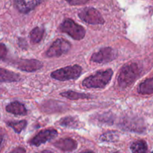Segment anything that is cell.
Instances as JSON below:
<instances>
[{
    "mask_svg": "<svg viewBox=\"0 0 153 153\" xmlns=\"http://www.w3.org/2000/svg\"><path fill=\"white\" fill-rule=\"evenodd\" d=\"M113 75V70L108 69L103 71H97L94 74L88 76L82 82V85L87 88H102L110 82Z\"/></svg>",
    "mask_w": 153,
    "mask_h": 153,
    "instance_id": "obj_1",
    "label": "cell"
},
{
    "mask_svg": "<svg viewBox=\"0 0 153 153\" xmlns=\"http://www.w3.org/2000/svg\"><path fill=\"white\" fill-rule=\"evenodd\" d=\"M140 69L135 63L124 66L118 76V83L121 88H126L131 85L139 76Z\"/></svg>",
    "mask_w": 153,
    "mask_h": 153,
    "instance_id": "obj_2",
    "label": "cell"
},
{
    "mask_svg": "<svg viewBox=\"0 0 153 153\" xmlns=\"http://www.w3.org/2000/svg\"><path fill=\"white\" fill-rule=\"evenodd\" d=\"M82 67L77 64L73 66H67L63 68L58 69L51 74L53 79L60 81L69 80L76 79L82 74Z\"/></svg>",
    "mask_w": 153,
    "mask_h": 153,
    "instance_id": "obj_3",
    "label": "cell"
},
{
    "mask_svg": "<svg viewBox=\"0 0 153 153\" xmlns=\"http://www.w3.org/2000/svg\"><path fill=\"white\" fill-rule=\"evenodd\" d=\"M61 32L67 33L75 40H82L85 35V29L82 26L75 22L71 19H66L60 26Z\"/></svg>",
    "mask_w": 153,
    "mask_h": 153,
    "instance_id": "obj_4",
    "label": "cell"
},
{
    "mask_svg": "<svg viewBox=\"0 0 153 153\" xmlns=\"http://www.w3.org/2000/svg\"><path fill=\"white\" fill-rule=\"evenodd\" d=\"M81 20L90 24H103L105 20L101 14L94 8H86L79 13Z\"/></svg>",
    "mask_w": 153,
    "mask_h": 153,
    "instance_id": "obj_5",
    "label": "cell"
},
{
    "mask_svg": "<svg viewBox=\"0 0 153 153\" xmlns=\"http://www.w3.org/2000/svg\"><path fill=\"white\" fill-rule=\"evenodd\" d=\"M71 44L69 41L64 39H57L46 51V56L48 57H58L67 53L70 49Z\"/></svg>",
    "mask_w": 153,
    "mask_h": 153,
    "instance_id": "obj_6",
    "label": "cell"
},
{
    "mask_svg": "<svg viewBox=\"0 0 153 153\" xmlns=\"http://www.w3.org/2000/svg\"><path fill=\"white\" fill-rule=\"evenodd\" d=\"M117 56V51L111 47H104L100 49L91 56V61L97 63H107L115 59Z\"/></svg>",
    "mask_w": 153,
    "mask_h": 153,
    "instance_id": "obj_7",
    "label": "cell"
},
{
    "mask_svg": "<svg viewBox=\"0 0 153 153\" xmlns=\"http://www.w3.org/2000/svg\"><path fill=\"white\" fill-rule=\"evenodd\" d=\"M58 135V132L55 129H47L39 132L34 137L31 139L30 143L33 146H38L51 140Z\"/></svg>",
    "mask_w": 153,
    "mask_h": 153,
    "instance_id": "obj_8",
    "label": "cell"
},
{
    "mask_svg": "<svg viewBox=\"0 0 153 153\" xmlns=\"http://www.w3.org/2000/svg\"><path fill=\"white\" fill-rule=\"evenodd\" d=\"M16 66L24 71H36L43 67L41 62L36 59H20L16 62Z\"/></svg>",
    "mask_w": 153,
    "mask_h": 153,
    "instance_id": "obj_9",
    "label": "cell"
},
{
    "mask_svg": "<svg viewBox=\"0 0 153 153\" xmlns=\"http://www.w3.org/2000/svg\"><path fill=\"white\" fill-rule=\"evenodd\" d=\"M44 0H14L15 6L21 13L26 14L42 3Z\"/></svg>",
    "mask_w": 153,
    "mask_h": 153,
    "instance_id": "obj_10",
    "label": "cell"
},
{
    "mask_svg": "<svg viewBox=\"0 0 153 153\" xmlns=\"http://www.w3.org/2000/svg\"><path fill=\"white\" fill-rule=\"evenodd\" d=\"M54 145L63 151H73L77 147V142L71 138H65L56 141Z\"/></svg>",
    "mask_w": 153,
    "mask_h": 153,
    "instance_id": "obj_11",
    "label": "cell"
},
{
    "mask_svg": "<svg viewBox=\"0 0 153 153\" xmlns=\"http://www.w3.org/2000/svg\"><path fill=\"white\" fill-rule=\"evenodd\" d=\"M6 110L14 115H25L27 112L26 108L22 104L18 101L12 102L6 106Z\"/></svg>",
    "mask_w": 153,
    "mask_h": 153,
    "instance_id": "obj_12",
    "label": "cell"
},
{
    "mask_svg": "<svg viewBox=\"0 0 153 153\" xmlns=\"http://www.w3.org/2000/svg\"><path fill=\"white\" fill-rule=\"evenodd\" d=\"M19 75L4 68H0V82H16L19 80Z\"/></svg>",
    "mask_w": 153,
    "mask_h": 153,
    "instance_id": "obj_13",
    "label": "cell"
},
{
    "mask_svg": "<svg viewBox=\"0 0 153 153\" xmlns=\"http://www.w3.org/2000/svg\"><path fill=\"white\" fill-rule=\"evenodd\" d=\"M138 92L142 94H150L153 93V77L149 78L140 84Z\"/></svg>",
    "mask_w": 153,
    "mask_h": 153,
    "instance_id": "obj_14",
    "label": "cell"
},
{
    "mask_svg": "<svg viewBox=\"0 0 153 153\" xmlns=\"http://www.w3.org/2000/svg\"><path fill=\"white\" fill-rule=\"evenodd\" d=\"M63 97H65L70 100H79V99H86L91 98L89 94H85V93L76 92L73 91H67L61 93Z\"/></svg>",
    "mask_w": 153,
    "mask_h": 153,
    "instance_id": "obj_15",
    "label": "cell"
},
{
    "mask_svg": "<svg viewBox=\"0 0 153 153\" xmlns=\"http://www.w3.org/2000/svg\"><path fill=\"white\" fill-rule=\"evenodd\" d=\"M147 144L144 140H137L131 146L132 153H146L147 151Z\"/></svg>",
    "mask_w": 153,
    "mask_h": 153,
    "instance_id": "obj_16",
    "label": "cell"
},
{
    "mask_svg": "<svg viewBox=\"0 0 153 153\" xmlns=\"http://www.w3.org/2000/svg\"><path fill=\"white\" fill-rule=\"evenodd\" d=\"M61 126H64V127L67 128H79L80 125V122L79 120L76 118L72 116L65 117L63 118L61 121L59 122Z\"/></svg>",
    "mask_w": 153,
    "mask_h": 153,
    "instance_id": "obj_17",
    "label": "cell"
},
{
    "mask_svg": "<svg viewBox=\"0 0 153 153\" xmlns=\"http://www.w3.org/2000/svg\"><path fill=\"white\" fill-rule=\"evenodd\" d=\"M44 34V29L40 27H36L33 28L30 33V40L32 44H37L41 40Z\"/></svg>",
    "mask_w": 153,
    "mask_h": 153,
    "instance_id": "obj_18",
    "label": "cell"
},
{
    "mask_svg": "<svg viewBox=\"0 0 153 153\" xmlns=\"http://www.w3.org/2000/svg\"><path fill=\"white\" fill-rule=\"evenodd\" d=\"M7 124L10 127H11L15 130V132H16V133H20L25 128L27 122L25 120H22V121L19 122H10L7 123Z\"/></svg>",
    "mask_w": 153,
    "mask_h": 153,
    "instance_id": "obj_19",
    "label": "cell"
},
{
    "mask_svg": "<svg viewBox=\"0 0 153 153\" xmlns=\"http://www.w3.org/2000/svg\"><path fill=\"white\" fill-rule=\"evenodd\" d=\"M118 138V134L117 132H108V133H105L103 135H102L101 140L104 141H114L117 140Z\"/></svg>",
    "mask_w": 153,
    "mask_h": 153,
    "instance_id": "obj_20",
    "label": "cell"
},
{
    "mask_svg": "<svg viewBox=\"0 0 153 153\" xmlns=\"http://www.w3.org/2000/svg\"><path fill=\"white\" fill-rule=\"evenodd\" d=\"M7 53V47L3 44H0V59H3L6 57Z\"/></svg>",
    "mask_w": 153,
    "mask_h": 153,
    "instance_id": "obj_21",
    "label": "cell"
},
{
    "mask_svg": "<svg viewBox=\"0 0 153 153\" xmlns=\"http://www.w3.org/2000/svg\"><path fill=\"white\" fill-rule=\"evenodd\" d=\"M69 4L72 5H80V4H85L91 0H66Z\"/></svg>",
    "mask_w": 153,
    "mask_h": 153,
    "instance_id": "obj_22",
    "label": "cell"
},
{
    "mask_svg": "<svg viewBox=\"0 0 153 153\" xmlns=\"http://www.w3.org/2000/svg\"><path fill=\"white\" fill-rule=\"evenodd\" d=\"M25 150L24 148H22V147H18V148H16L15 149H13V151L10 152V153H25Z\"/></svg>",
    "mask_w": 153,
    "mask_h": 153,
    "instance_id": "obj_23",
    "label": "cell"
},
{
    "mask_svg": "<svg viewBox=\"0 0 153 153\" xmlns=\"http://www.w3.org/2000/svg\"><path fill=\"white\" fill-rule=\"evenodd\" d=\"M3 140V136L0 134V148H1V142H2Z\"/></svg>",
    "mask_w": 153,
    "mask_h": 153,
    "instance_id": "obj_24",
    "label": "cell"
},
{
    "mask_svg": "<svg viewBox=\"0 0 153 153\" xmlns=\"http://www.w3.org/2000/svg\"><path fill=\"white\" fill-rule=\"evenodd\" d=\"M37 153H53L50 151H48V150H45V151L41 152H37Z\"/></svg>",
    "mask_w": 153,
    "mask_h": 153,
    "instance_id": "obj_25",
    "label": "cell"
},
{
    "mask_svg": "<svg viewBox=\"0 0 153 153\" xmlns=\"http://www.w3.org/2000/svg\"><path fill=\"white\" fill-rule=\"evenodd\" d=\"M82 153H94V152L91 151H86V152H82Z\"/></svg>",
    "mask_w": 153,
    "mask_h": 153,
    "instance_id": "obj_26",
    "label": "cell"
},
{
    "mask_svg": "<svg viewBox=\"0 0 153 153\" xmlns=\"http://www.w3.org/2000/svg\"><path fill=\"white\" fill-rule=\"evenodd\" d=\"M114 153H118V152H114Z\"/></svg>",
    "mask_w": 153,
    "mask_h": 153,
    "instance_id": "obj_27",
    "label": "cell"
}]
</instances>
